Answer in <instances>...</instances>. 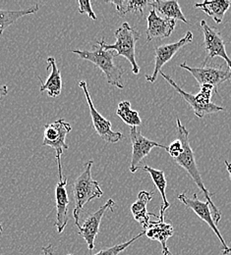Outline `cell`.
Masks as SVG:
<instances>
[{
  "instance_id": "obj_10",
  "label": "cell",
  "mask_w": 231,
  "mask_h": 255,
  "mask_svg": "<svg viewBox=\"0 0 231 255\" xmlns=\"http://www.w3.org/2000/svg\"><path fill=\"white\" fill-rule=\"evenodd\" d=\"M201 28L204 33L205 49L208 52V55L203 63V66H207L209 60L215 57H221L227 62L228 67L231 70V59L227 53L226 44L221 32L211 28L205 20L201 21Z\"/></svg>"
},
{
  "instance_id": "obj_26",
  "label": "cell",
  "mask_w": 231,
  "mask_h": 255,
  "mask_svg": "<svg viewBox=\"0 0 231 255\" xmlns=\"http://www.w3.org/2000/svg\"><path fill=\"white\" fill-rule=\"evenodd\" d=\"M79 12L80 14H87L92 20L97 21V15L92 8V2L90 0H79Z\"/></svg>"
},
{
  "instance_id": "obj_12",
  "label": "cell",
  "mask_w": 231,
  "mask_h": 255,
  "mask_svg": "<svg viewBox=\"0 0 231 255\" xmlns=\"http://www.w3.org/2000/svg\"><path fill=\"white\" fill-rule=\"evenodd\" d=\"M193 41V33L186 32L185 36L179 39L177 42L160 45L155 49V70L152 75H146V80L150 83H155L158 75L162 72V68L165 64L172 59V57L179 51L183 46Z\"/></svg>"
},
{
  "instance_id": "obj_24",
  "label": "cell",
  "mask_w": 231,
  "mask_h": 255,
  "mask_svg": "<svg viewBox=\"0 0 231 255\" xmlns=\"http://www.w3.org/2000/svg\"><path fill=\"white\" fill-rule=\"evenodd\" d=\"M116 114L118 117H120L128 126L130 128L137 127L142 125L141 118L139 116V113L131 108V103L129 101H121L118 104Z\"/></svg>"
},
{
  "instance_id": "obj_1",
  "label": "cell",
  "mask_w": 231,
  "mask_h": 255,
  "mask_svg": "<svg viewBox=\"0 0 231 255\" xmlns=\"http://www.w3.org/2000/svg\"><path fill=\"white\" fill-rule=\"evenodd\" d=\"M176 128H177V139H179L182 143L183 152L177 158L173 160L177 165H179L181 168H183L184 170H186L188 172L190 177L193 179V181L198 186L199 189L204 193V196L206 197L207 202L209 203V205L212 209L213 218L215 220V223L216 225H218L222 219V213L220 212L219 208L213 202L212 196L214 195V193L208 191V189L204 185L203 179L201 177V174L199 172L198 167L196 164L195 154H194V151L190 144L189 130L181 123L180 119L176 120Z\"/></svg>"
},
{
  "instance_id": "obj_11",
  "label": "cell",
  "mask_w": 231,
  "mask_h": 255,
  "mask_svg": "<svg viewBox=\"0 0 231 255\" xmlns=\"http://www.w3.org/2000/svg\"><path fill=\"white\" fill-rule=\"evenodd\" d=\"M55 159L58 166V177L59 181L55 188V204H56V221L54 227L57 230L58 234H61L66 228L68 223V205L69 197L67 193L66 186L68 179L62 176V162L61 156H55Z\"/></svg>"
},
{
  "instance_id": "obj_3",
  "label": "cell",
  "mask_w": 231,
  "mask_h": 255,
  "mask_svg": "<svg viewBox=\"0 0 231 255\" xmlns=\"http://www.w3.org/2000/svg\"><path fill=\"white\" fill-rule=\"evenodd\" d=\"M94 161L90 160L85 164V168L81 175L75 180L73 184V195L75 200V208L73 210V217L75 225L80 226V213L88 202L95 198H100L103 191L100 189L99 183L92 178V167Z\"/></svg>"
},
{
  "instance_id": "obj_7",
  "label": "cell",
  "mask_w": 231,
  "mask_h": 255,
  "mask_svg": "<svg viewBox=\"0 0 231 255\" xmlns=\"http://www.w3.org/2000/svg\"><path fill=\"white\" fill-rule=\"evenodd\" d=\"M180 68L187 70L198 82L200 86H212L214 89L227 81L231 80V70L223 66H203L199 68L190 67L186 63L180 64Z\"/></svg>"
},
{
  "instance_id": "obj_22",
  "label": "cell",
  "mask_w": 231,
  "mask_h": 255,
  "mask_svg": "<svg viewBox=\"0 0 231 255\" xmlns=\"http://www.w3.org/2000/svg\"><path fill=\"white\" fill-rule=\"evenodd\" d=\"M39 10L37 4H34L32 7L22 9V10H3L0 9V35L3 32L17 22L20 18L28 16L31 14H35Z\"/></svg>"
},
{
  "instance_id": "obj_6",
  "label": "cell",
  "mask_w": 231,
  "mask_h": 255,
  "mask_svg": "<svg viewBox=\"0 0 231 255\" xmlns=\"http://www.w3.org/2000/svg\"><path fill=\"white\" fill-rule=\"evenodd\" d=\"M177 197L187 208L194 211L195 214L198 216L200 219H202L205 223H207L210 226V228L213 230V232L216 234V236L219 238V240L222 244V248H223L222 254L224 255H231V248L228 246V244L226 243L220 230L218 229L217 225L215 223V220L213 218V213L211 211V207H210L209 203L203 202L202 200H200L197 193H194V195L192 197H188L185 193H180Z\"/></svg>"
},
{
  "instance_id": "obj_20",
  "label": "cell",
  "mask_w": 231,
  "mask_h": 255,
  "mask_svg": "<svg viewBox=\"0 0 231 255\" xmlns=\"http://www.w3.org/2000/svg\"><path fill=\"white\" fill-rule=\"evenodd\" d=\"M151 6H153V9L164 15L166 19H172L175 21L179 20L185 24H189L188 20L181 11L178 1L176 0H156L152 1Z\"/></svg>"
},
{
  "instance_id": "obj_15",
  "label": "cell",
  "mask_w": 231,
  "mask_h": 255,
  "mask_svg": "<svg viewBox=\"0 0 231 255\" xmlns=\"http://www.w3.org/2000/svg\"><path fill=\"white\" fill-rule=\"evenodd\" d=\"M147 40L152 41L156 38L164 39L171 35L175 29L176 21L159 16L155 9H152L148 16Z\"/></svg>"
},
{
  "instance_id": "obj_18",
  "label": "cell",
  "mask_w": 231,
  "mask_h": 255,
  "mask_svg": "<svg viewBox=\"0 0 231 255\" xmlns=\"http://www.w3.org/2000/svg\"><path fill=\"white\" fill-rule=\"evenodd\" d=\"M154 195H155V193L151 192V191H140L138 194L137 201L134 202L131 206V212H132L134 219L138 223L142 225L144 230L148 227V225L150 223L151 216L159 218L158 215L148 212V209H147V206H148L149 202L153 199Z\"/></svg>"
},
{
  "instance_id": "obj_9",
  "label": "cell",
  "mask_w": 231,
  "mask_h": 255,
  "mask_svg": "<svg viewBox=\"0 0 231 255\" xmlns=\"http://www.w3.org/2000/svg\"><path fill=\"white\" fill-rule=\"evenodd\" d=\"M72 130V127L63 118L44 126L42 145L50 146L55 150V156H61L63 149H69L67 145V134Z\"/></svg>"
},
{
  "instance_id": "obj_32",
  "label": "cell",
  "mask_w": 231,
  "mask_h": 255,
  "mask_svg": "<svg viewBox=\"0 0 231 255\" xmlns=\"http://www.w3.org/2000/svg\"><path fill=\"white\" fill-rule=\"evenodd\" d=\"M168 255H172V254H171V253H169V254H168Z\"/></svg>"
},
{
  "instance_id": "obj_27",
  "label": "cell",
  "mask_w": 231,
  "mask_h": 255,
  "mask_svg": "<svg viewBox=\"0 0 231 255\" xmlns=\"http://www.w3.org/2000/svg\"><path fill=\"white\" fill-rule=\"evenodd\" d=\"M165 150L168 152V154L173 159H175V158H177L183 152V146H182L181 141L179 139H176L173 142H171L169 144V146L166 147Z\"/></svg>"
},
{
  "instance_id": "obj_30",
  "label": "cell",
  "mask_w": 231,
  "mask_h": 255,
  "mask_svg": "<svg viewBox=\"0 0 231 255\" xmlns=\"http://www.w3.org/2000/svg\"><path fill=\"white\" fill-rule=\"evenodd\" d=\"M225 164H226V166H227V169H228V172H229V174H230L231 181V163H230L228 160H226V161H225Z\"/></svg>"
},
{
  "instance_id": "obj_23",
  "label": "cell",
  "mask_w": 231,
  "mask_h": 255,
  "mask_svg": "<svg viewBox=\"0 0 231 255\" xmlns=\"http://www.w3.org/2000/svg\"><path fill=\"white\" fill-rule=\"evenodd\" d=\"M106 2L113 4L121 17H124L127 13L130 12L143 14L144 9L152 3V1L149 0H113Z\"/></svg>"
},
{
  "instance_id": "obj_25",
  "label": "cell",
  "mask_w": 231,
  "mask_h": 255,
  "mask_svg": "<svg viewBox=\"0 0 231 255\" xmlns=\"http://www.w3.org/2000/svg\"><path fill=\"white\" fill-rule=\"evenodd\" d=\"M145 235V232L143 231L142 233H140L139 235H137L136 237H134L133 239H131L130 241L124 243V244H119V245H116L114 247H111V248H108V249H105V250H102L100 251L98 254L94 255H120L122 252H124L128 247H130L132 245L133 243L135 241H137L138 239H140L142 236Z\"/></svg>"
},
{
  "instance_id": "obj_4",
  "label": "cell",
  "mask_w": 231,
  "mask_h": 255,
  "mask_svg": "<svg viewBox=\"0 0 231 255\" xmlns=\"http://www.w3.org/2000/svg\"><path fill=\"white\" fill-rule=\"evenodd\" d=\"M114 36L116 38L115 43L107 44L104 41V38H101L97 42L99 43L104 50L116 51L117 56L125 57L132 66L133 73L138 75L140 73V68L136 62V42L140 38V32L136 29L129 26L128 23H123L120 28H118Z\"/></svg>"
},
{
  "instance_id": "obj_17",
  "label": "cell",
  "mask_w": 231,
  "mask_h": 255,
  "mask_svg": "<svg viewBox=\"0 0 231 255\" xmlns=\"http://www.w3.org/2000/svg\"><path fill=\"white\" fill-rule=\"evenodd\" d=\"M144 232L148 239L159 242L162 245L163 255H168L170 252L167 247V241L173 236L174 233L173 227L170 224L165 223V221L162 220L150 221Z\"/></svg>"
},
{
  "instance_id": "obj_19",
  "label": "cell",
  "mask_w": 231,
  "mask_h": 255,
  "mask_svg": "<svg viewBox=\"0 0 231 255\" xmlns=\"http://www.w3.org/2000/svg\"><path fill=\"white\" fill-rule=\"evenodd\" d=\"M194 6L195 8L204 11L217 24H221L225 18L226 13L231 7V2L228 0H206L202 3H196Z\"/></svg>"
},
{
  "instance_id": "obj_5",
  "label": "cell",
  "mask_w": 231,
  "mask_h": 255,
  "mask_svg": "<svg viewBox=\"0 0 231 255\" xmlns=\"http://www.w3.org/2000/svg\"><path fill=\"white\" fill-rule=\"evenodd\" d=\"M160 74L162 75V77L165 79V81L174 89V91H176L182 98L185 99V101L191 106L195 115L198 118H204L208 114H213V113H217V112L225 110L224 107L212 102L211 99H212L213 92H214V88L212 86H207V85L201 86L200 93L196 96H193V95L188 94L185 91H183L168 75H166L163 72H161Z\"/></svg>"
},
{
  "instance_id": "obj_8",
  "label": "cell",
  "mask_w": 231,
  "mask_h": 255,
  "mask_svg": "<svg viewBox=\"0 0 231 255\" xmlns=\"http://www.w3.org/2000/svg\"><path fill=\"white\" fill-rule=\"evenodd\" d=\"M79 86L81 87V89L83 90L85 96H86V99H87V102H88V105L90 108L93 126H94L95 130L97 131V133L106 142H110V143L118 142L120 139L123 138V134L119 131H113L111 128L110 121L106 120L102 115H100V113L96 109V107L93 103L91 95L89 93L87 83L85 81H81L79 83Z\"/></svg>"
},
{
  "instance_id": "obj_21",
  "label": "cell",
  "mask_w": 231,
  "mask_h": 255,
  "mask_svg": "<svg viewBox=\"0 0 231 255\" xmlns=\"http://www.w3.org/2000/svg\"><path fill=\"white\" fill-rule=\"evenodd\" d=\"M140 169H143L145 171H147L154 184L156 185L158 191H160V193L162 194V197H163V205H162V208H161V215L159 216V219L162 220V221H165V211L167 210V208L170 206V203L168 202L167 198H166V194H165V191H166V185H167V182H166V179H165V172L162 171V170H157V169H154L152 167H149L147 165H143L141 166Z\"/></svg>"
},
{
  "instance_id": "obj_13",
  "label": "cell",
  "mask_w": 231,
  "mask_h": 255,
  "mask_svg": "<svg viewBox=\"0 0 231 255\" xmlns=\"http://www.w3.org/2000/svg\"><path fill=\"white\" fill-rule=\"evenodd\" d=\"M130 139L132 142V159L130 171L133 174L141 168V165H143L142 161L150 154L153 148L161 147L166 149L167 147L144 136L142 131L137 129V127L130 128Z\"/></svg>"
},
{
  "instance_id": "obj_31",
  "label": "cell",
  "mask_w": 231,
  "mask_h": 255,
  "mask_svg": "<svg viewBox=\"0 0 231 255\" xmlns=\"http://www.w3.org/2000/svg\"><path fill=\"white\" fill-rule=\"evenodd\" d=\"M2 231H3V228H2V224H1V222H0V235H1Z\"/></svg>"
},
{
  "instance_id": "obj_16",
  "label": "cell",
  "mask_w": 231,
  "mask_h": 255,
  "mask_svg": "<svg viewBox=\"0 0 231 255\" xmlns=\"http://www.w3.org/2000/svg\"><path fill=\"white\" fill-rule=\"evenodd\" d=\"M47 67L46 70H50V74L47 77L45 83H42L40 77H38V81L41 83V87L39 89L40 93L47 92V96L49 97H58L61 95L62 90V77L61 73L57 67L56 61L53 57H48L46 59Z\"/></svg>"
},
{
  "instance_id": "obj_28",
  "label": "cell",
  "mask_w": 231,
  "mask_h": 255,
  "mask_svg": "<svg viewBox=\"0 0 231 255\" xmlns=\"http://www.w3.org/2000/svg\"><path fill=\"white\" fill-rule=\"evenodd\" d=\"M42 252L44 255H54V252H53V248L51 245L42 248Z\"/></svg>"
},
{
  "instance_id": "obj_2",
  "label": "cell",
  "mask_w": 231,
  "mask_h": 255,
  "mask_svg": "<svg viewBox=\"0 0 231 255\" xmlns=\"http://www.w3.org/2000/svg\"><path fill=\"white\" fill-rule=\"evenodd\" d=\"M98 43V42H97ZM94 51L88 50H71L74 54H77L81 59L90 61L99 68L106 77V81L109 85L114 86L120 90L124 89L122 84V76L124 74V69L114 62L116 53L112 50H104L103 47L98 43Z\"/></svg>"
},
{
  "instance_id": "obj_14",
  "label": "cell",
  "mask_w": 231,
  "mask_h": 255,
  "mask_svg": "<svg viewBox=\"0 0 231 255\" xmlns=\"http://www.w3.org/2000/svg\"><path fill=\"white\" fill-rule=\"evenodd\" d=\"M114 204V200L112 198H109L101 207H99V210H97L93 214H90L85 219L83 225H80L78 227L79 234L85 240L90 252H92L95 249V241L99 234L100 222L102 220L104 213L108 209L112 211Z\"/></svg>"
},
{
  "instance_id": "obj_29",
  "label": "cell",
  "mask_w": 231,
  "mask_h": 255,
  "mask_svg": "<svg viewBox=\"0 0 231 255\" xmlns=\"http://www.w3.org/2000/svg\"><path fill=\"white\" fill-rule=\"evenodd\" d=\"M8 87L6 85H3L0 87V99L3 97V96H7L8 95Z\"/></svg>"
}]
</instances>
